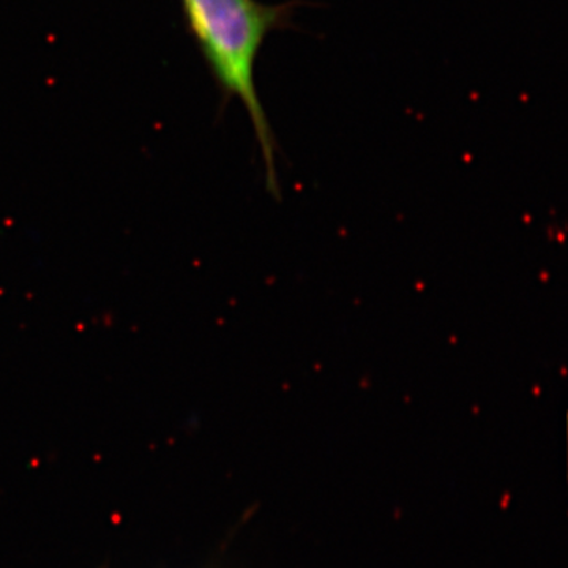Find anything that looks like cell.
Wrapping results in <instances>:
<instances>
[{
	"mask_svg": "<svg viewBox=\"0 0 568 568\" xmlns=\"http://www.w3.org/2000/svg\"><path fill=\"white\" fill-rule=\"evenodd\" d=\"M298 2L181 0L186 31L196 43L224 103L237 99L252 121L265 162L267 190L280 197L276 141L256 85L257 55L268 33L287 28Z\"/></svg>",
	"mask_w": 568,
	"mask_h": 568,
	"instance_id": "1",
	"label": "cell"
}]
</instances>
